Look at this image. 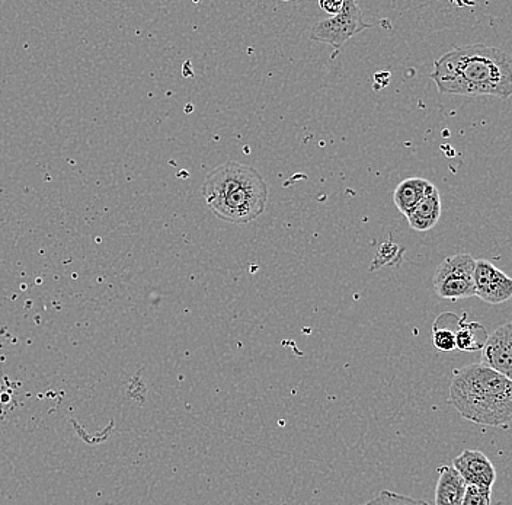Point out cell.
<instances>
[{"label":"cell","mask_w":512,"mask_h":505,"mask_svg":"<svg viewBox=\"0 0 512 505\" xmlns=\"http://www.w3.org/2000/svg\"><path fill=\"white\" fill-rule=\"evenodd\" d=\"M475 293L491 305L508 302L512 297V280L492 262H475Z\"/></svg>","instance_id":"6"},{"label":"cell","mask_w":512,"mask_h":505,"mask_svg":"<svg viewBox=\"0 0 512 505\" xmlns=\"http://www.w3.org/2000/svg\"><path fill=\"white\" fill-rule=\"evenodd\" d=\"M363 505H430L427 501L416 500V498L408 497V495L396 494L393 491L380 492L373 500L367 501Z\"/></svg>","instance_id":"14"},{"label":"cell","mask_w":512,"mask_h":505,"mask_svg":"<svg viewBox=\"0 0 512 505\" xmlns=\"http://www.w3.org/2000/svg\"><path fill=\"white\" fill-rule=\"evenodd\" d=\"M457 316L454 313H443L438 316L437 321L432 326V343L438 351L450 353L456 350V341H454V329L451 328Z\"/></svg>","instance_id":"13"},{"label":"cell","mask_w":512,"mask_h":505,"mask_svg":"<svg viewBox=\"0 0 512 505\" xmlns=\"http://www.w3.org/2000/svg\"><path fill=\"white\" fill-rule=\"evenodd\" d=\"M319 6L323 11L328 12L332 17H335V15H338L339 12L342 11L344 2H342V0H326V2L325 0H322V2H319Z\"/></svg>","instance_id":"16"},{"label":"cell","mask_w":512,"mask_h":505,"mask_svg":"<svg viewBox=\"0 0 512 505\" xmlns=\"http://www.w3.org/2000/svg\"><path fill=\"white\" fill-rule=\"evenodd\" d=\"M450 402L466 420L505 428L512 420V382L482 364L454 370Z\"/></svg>","instance_id":"3"},{"label":"cell","mask_w":512,"mask_h":505,"mask_svg":"<svg viewBox=\"0 0 512 505\" xmlns=\"http://www.w3.org/2000/svg\"><path fill=\"white\" fill-rule=\"evenodd\" d=\"M430 78L440 94L507 99L512 94V59L495 47H453L435 60Z\"/></svg>","instance_id":"1"},{"label":"cell","mask_w":512,"mask_h":505,"mask_svg":"<svg viewBox=\"0 0 512 505\" xmlns=\"http://www.w3.org/2000/svg\"><path fill=\"white\" fill-rule=\"evenodd\" d=\"M466 487V482L453 466H440L435 488V505H462Z\"/></svg>","instance_id":"10"},{"label":"cell","mask_w":512,"mask_h":505,"mask_svg":"<svg viewBox=\"0 0 512 505\" xmlns=\"http://www.w3.org/2000/svg\"><path fill=\"white\" fill-rule=\"evenodd\" d=\"M453 468L462 476L466 485L491 489L494 487V463L480 450H463L459 456L454 457Z\"/></svg>","instance_id":"8"},{"label":"cell","mask_w":512,"mask_h":505,"mask_svg":"<svg viewBox=\"0 0 512 505\" xmlns=\"http://www.w3.org/2000/svg\"><path fill=\"white\" fill-rule=\"evenodd\" d=\"M431 185L430 181L418 177L400 182L393 194V201H395L399 212L408 216L418 206L419 201L425 197Z\"/></svg>","instance_id":"12"},{"label":"cell","mask_w":512,"mask_h":505,"mask_svg":"<svg viewBox=\"0 0 512 505\" xmlns=\"http://www.w3.org/2000/svg\"><path fill=\"white\" fill-rule=\"evenodd\" d=\"M373 25L363 19V12L354 0H347L335 17L323 19L313 27L310 40L341 49L354 35L370 30Z\"/></svg>","instance_id":"5"},{"label":"cell","mask_w":512,"mask_h":505,"mask_svg":"<svg viewBox=\"0 0 512 505\" xmlns=\"http://www.w3.org/2000/svg\"><path fill=\"white\" fill-rule=\"evenodd\" d=\"M492 489L467 485L462 505H491Z\"/></svg>","instance_id":"15"},{"label":"cell","mask_w":512,"mask_h":505,"mask_svg":"<svg viewBox=\"0 0 512 505\" xmlns=\"http://www.w3.org/2000/svg\"><path fill=\"white\" fill-rule=\"evenodd\" d=\"M203 197L208 209L220 220L246 225L265 212L268 185L252 166L230 161L207 175Z\"/></svg>","instance_id":"2"},{"label":"cell","mask_w":512,"mask_h":505,"mask_svg":"<svg viewBox=\"0 0 512 505\" xmlns=\"http://www.w3.org/2000/svg\"><path fill=\"white\" fill-rule=\"evenodd\" d=\"M466 318L467 313H463L454 329L456 350L462 351V353H476V351L482 350L489 334L485 326L479 322H467Z\"/></svg>","instance_id":"11"},{"label":"cell","mask_w":512,"mask_h":505,"mask_svg":"<svg viewBox=\"0 0 512 505\" xmlns=\"http://www.w3.org/2000/svg\"><path fill=\"white\" fill-rule=\"evenodd\" d=\"M480 351H482V359H480L482 366L511 379L512 325L510 322L498 326L491 335H488Z\"/></svg>","instance_id":"7"},{"label":"cell","mask_w":512,"mask_h":505,"mask_svg":"<svg viewBox=\"0 0 512 505\" xmlns=\"http://www.w3.org/2000/svg\"><path fill=\"white\" fill-rule=\"evenodd\" d=\"M441 217V196L435 185H431L418 206L406 216L409 226L416 232H428L437 225Z\"/></svg>","instance_id":"9"},{"label":"cell","mask_w":512,"mask_h":505,"mask_svg":"<svg viewBox=\"0 0 512 505\" xmlns=\"http://www.w3.org/2000/svg\"><path fill=\"white\" fill-rule=\"evenodd\" d=\"M475 262L470 254L451 255L441 262L432 278L437 296L448 300L476 296Z\"/></svg>","instance_id":"4"}]
</instances>
